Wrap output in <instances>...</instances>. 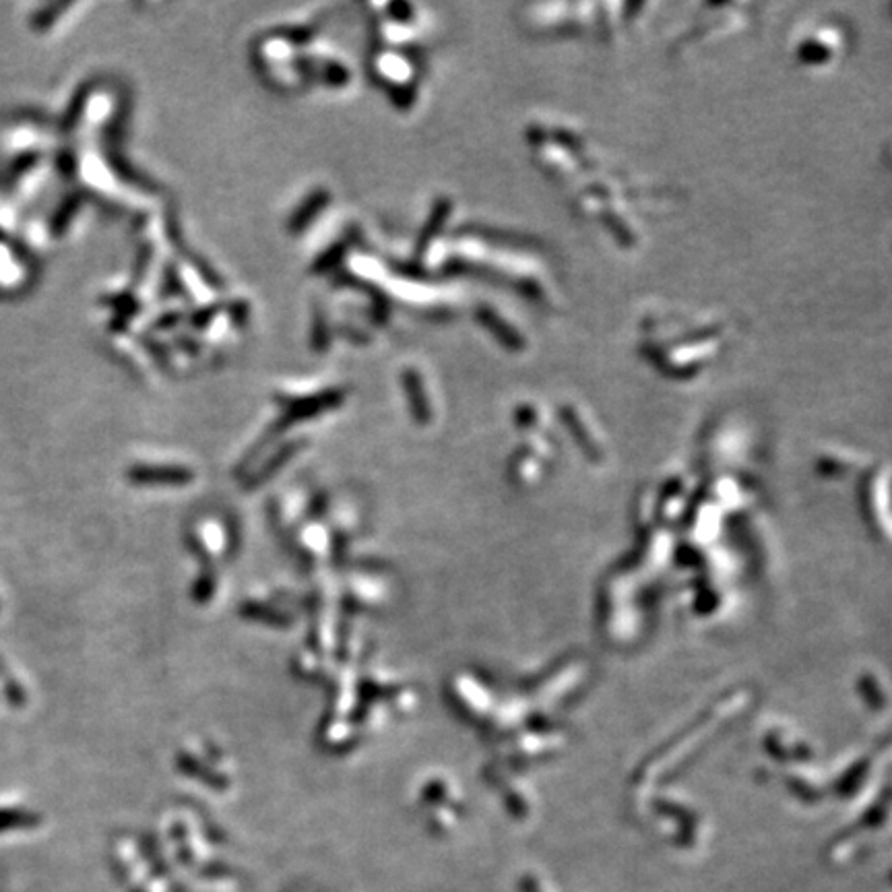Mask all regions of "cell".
I'll return each mask as SVG.
<instances>
[{"instance_id":"cell-1","label":"cell","mask_w":892,"mask_h":892,"mask_svg":"<svg viewBox=\"0 0 892 892\" xmlns=\"http://www.w3.org/2000/svg\"><path fill=\"white\" fill-rule=\"evenodd\" d=\"M40 816L23 808H3L0 810V833L21 831V828H34L40 824Z\"/></svg>"},{"instance_id":"cell-2","label":"cell","mask_w":892,"mask_h":892,"mask_svg":"<svg viewBox=\"0 0 892 892\" xmlns=\"http://www.w3.org/2000/svg\"><path fill=\"white\" fill-rule=\"evenodd\" d=\"M7 692H9V700H11V705H23L25 703V692H23V688L17 684H7Z\"/></svg>"}]
</instances>
